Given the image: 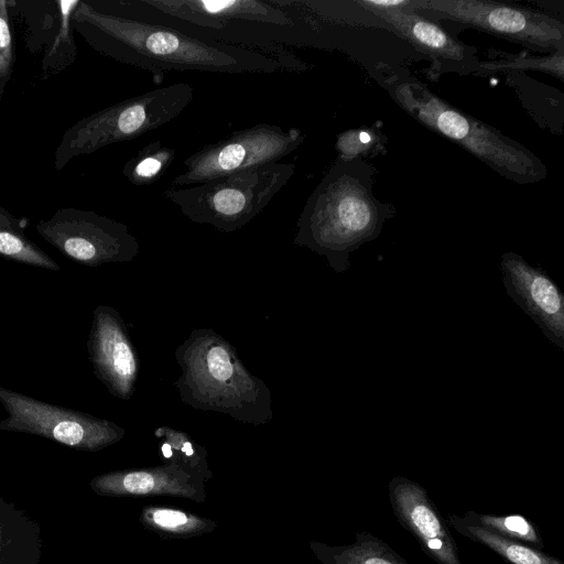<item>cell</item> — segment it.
Returning <instances> with one entry per match:
<instances>
[{
	"label": "cell",
	"mask_w": 564,
	"mask_h": 564,
	"mask_svg": "<svg viewBox=\"0 0 564 564\" xmlns=\"http://www.w3.org/2000/svg\"><path fill=\"white\" fill-rule=\"evenodd\" d=\"M72 23L100 54L153 73L268 74L306 68L291 54L202 40L171 26L105 13L84 1Z\"/></svg>",
	"instance_id": "cell-1"
},
{
	"label": "cell",
	"mask_w": 564,
	"mask_h": 564,
	"mask_svg": "<svg viewBox=\"0 0 564 564\" xmlns=\"http://www.w3.org/2000/svg\"><path fill=\"white\" fill-rule=\"evenodd\" d=\"M368 167L357 158H338L299 218L295 242L325 254L337 272L349 268V253L377 238L389 217L371 193Z\"/></svg>",
	"instance_id": "cell-2"
},
{
	"label": "cell",
	"mask_w": 564,
	"mask_h": 564,
	"mask_svg": "<svg viewBox=\"0 0 564 564\" xmlns=\"http://www.w3.org/2000/svg\"><path fill=\"white\" fill-rule=\"evenodd\" d=\"M386 83L390 96L411 117L459 144L501 176L519 184L546 177L545 165L529 149L446 102L416 78L395 72Z\"/></svg>",
	"instance_id": "cell-3"
},
{
	"label": "cell",
	"mask_w": 564,
	"mask_h": 564,
	"mask_svg": "<svg viewBox=\"0 0 564 564\" xmlns=\"http://www.w3.org/2000/svg\"><path fill=\"white\" fill-rule=\"evenodd\" d=\"M193 97L192 85L175 83L83 118L63 134L54 153L55 170H62L76 156L132 140L169 123L189 106Z\"/></svg>",
	"instance_id": "cell-4"
},
{
	"label": "cell",
	"mask_w": 564,
	"mask_h": 564,
	"mask_svg": "<svg viewBox=\"0 0 564 564\" xmlns=\"http://www.w3.org/2000/svg\"><path fill=\"white\" fill-rule=\"evenodd\" d=\"M295 170L293 163L275 162L196 185L170 187L163 196L189 220L232 231L260 214Z\"/></svg>",
	"instance_id": "cell-5"
},
{
	"label": "cell",
	"mask_w": 564,
	"mask_h": 564,
	"mask_svg": "<svg viewBox=\"0 0 564 564\" xmlns=\"http://www.w3.org/2000/svg\"><path fill=\"white\" fill-rule=\"evenodd\" d=\"M304 141L297 128L258 123L209 143L184 160L185 170L171 182L186 187L279 162Z\"/></svg>",
	"instance_id": "cell-6"
},
{
	"label": "cell",
	"mask_w": 564,
	"mask_h": 564,
	"mask_svg": "<svg viewBox=\"0 0 564 564\" xmlns=\"http://www.w3.org/2000/svg\"><path fill=\"white\" fill-rule=\"evenodd\" d=\"M408 7L451 20L532 50L563 53L564 25L547 14L511 4L481 0H417Z\"/></svg>",
	"instance_id": "cell-7"
},
{
	"label": "cell",
	"mask_w": 564,
	"mask_h": 564,
	"mask_svg": "<svg viewBox=\"0 0 564 564\" xmlns=\"http://www.w3.org/2000/svg\"><path fill=\"white\" fill-rule=\"evenodd\" d=\"M8 417L0 431L42 436L78 451L94 452L116 442L121 430L89 414L51 404L0 386Z\"/></svg>",
	"instance_id": "cell-8"
},
{
	"label": "cell",
	"mask_w": 564,
	"mask_h": 564,
	"mask_svg": "<svg viewBox=\"0 0 564 564\" xmlns=\"http://www.w3.org/2000/svg\"><path fill=\"white\" fill-rule=\"evenodd\" d=\"M35 229L62 254L84 265L127 260L138 250L124 224L91 210L59 208Z\"/></svg>",
	"instance_id": "cell-9"
},
{
	"label": "cell",
	"mask_w": 564,
	"mask_h": 564,
	"mask_svg": "<svg viewBox=\"0 0 564 564\" xmlns=\"http://www.w3.org/2000/svg\"><path fill=\"white\" fill-rule=\"evenodd\" d=\"M500 271L508 295L551 343L564 350V294L558 285L514 252L501 256Z\"/></svg>",
	"instance_id": "cell-10"
},
{
	"label": "cell",
	"mask_w": 564,
	"mask_h": 564,
	"mask_svg": "<svg viewBox=\"0 0 564 564\" xmlns=\"http://www.w3.org/2000/svg\"><path fill=\"white\" fill-rule=\"evenodd\" d=\"M388 492L397 521L414 536L427 557L437 564H462L449 528L423 486L394 476Z\"/></svg>",
	"instance_id": "cell-11"
},
{
	"label": "cell",
	"mask_w": 564,
	"mask_h": 564,
	"mask_svg": "<svg viewBox=\"0 0 564 564\" xmlns=\"http://www.w3.org/2000/svg\"><path fill=\"white\" fill-rule=\"evenodd\" d=\"M141 4L169 18L221 30L235 20L294 26L292 14L271 0H141Z\"/></svg>",
	"instance_id": "cell-12"
},
{
	"label": "cell",
	"mask_w": 564,
	"mask_h": 564,
	"mask_svg": "<svg viewBox=\"0 0 564 564\" xmlns=\"http://www.w3.org/2000/svg\"><path fill=\"white\" fill-rule=\"evenodd\" d=\"M372 13L388 22L417 50L429 55L441 69L469 73L477 70L476 50L449 35L433 21L414 12L406 4L381 8L360 2Z\"/></svg>",
	"instance_id": "cell-13"
},
{
	"label": "cell",
	"mask_w": 564,
	"mask_h": 564,
	"mask_svg": "<svg viewBox=\"0 0 564 564\" xmlns=\"http://www.w3.org/2000/svg\"><path fill=\"white\" fill-rule=\"evenodd\" d=\"M96 376L117 394L124 397L134 379L137 364L131 346L115 312L98 306L87 341Z\"/></svg>",
	"instance_id": "cell-14"
},
{
	"label": "cell",
	"mask_w": 564,
	"mask_h": 564,
	"mask_svg": "<svg viewBox=\"0 0 564 564\" xmlns=\"http://www.w3.org/2000/svg\"><path fill=\"white\" fill-rule=\"evenodd\" d=\"M90 488L97 495L111 497L169 495L205 499L203 482L181 467L108 473L95 477Z\"/></svg>",
	"instance_id": "cell-15"
},
{
	"label": "cell",
	"mask_w": 564,
	"mask_h": 564,
	"mask_svg": "<svg viewBox=\"0 0 564 564\" xmlns=\"http://www.w3.org/2000/svg\"><path fill=\"white\" fill-rule=\"evenodd\" d=\"M42 555L37 522L0 495V564H40Z\"/></svg>",
	"instance_id": "cell-16"
},
{
	"label": "cell",
	"mask_w": 564,
	"mask_h": 564,
	"mask_svg": "<svg viewBox=\"0 0 564 564\" xmlns=\"http://www.w3.org/2000/svg\"><path fill=\"white\" fill-rule=\"evenodd\" d=\"M311 547L323 564H410L380 538L361 531L345 545L312 542Z\"/></svg>",
	"instance_id": "cell-17"
},
{
	"label": "cell",
	"mask_w": 564,
	"mask_h": 564,
	"mask_svg": "<svg viewBox=\"0 0 564 564\" xmlns=\"http://www.w3.org/2000/svg\"><path fill=\"white\" fill-rule=\"evenodd\" d=\"M446 523L464 538L499 554L511 564H564L560 558L518 541L500 536L458 514H448Z\"/></svg>",
	"instance_id": "cell-18"
},
{
	"label": "cell",
	"mask_w": 564,
	"mask_h": 564,
	"mask_svg": "<svg viewBox=\"0 0 564 564\" xmlns=\"http://www.w3.org/2000/svg\"><path fill=\"white\" fill-rule=\"evenodd\" d=\"M28 219L0 207V256L23 264L58 271L61 267L25 235Z\"/></svg>",
	"instance_id": "cell-19"
},
{
	"label": "cell",
	"mask_w": 564,
	"mask_h": 564,
	"mask_svg": "<svg viewBox=\"0 0 564 564\" xmlns=\"http://www.w3.org/2000/svg\"><path fill=\"white\" fill-rule=\"evenodd\" d=\"M144 527L167 536L189 538L212 531L216 523L182 510L147 507L141 513Z\"/></svg>",
	"instance_id": "cell-20"
},
{
	"label": "cell",
	"mask_w": 564,
	"mask_h": 564,
	"mask_svg": "<svg viewBox=\"0 0 564 564\" xmlns=\"http://www.w3.org/2000/svg\"><path fill=\"white\" fill-rule=\"evenodd\" d=\"M175 156V149L154 141L143 147L124 164L122 174L135 186H149L163 176Z\"/></svg>",
	"instance_id": "cell-21"
},
{
	"label": "cell",
	"mask_w": 564,
	"mask_h": 564,
	"mask_svg": "<svg viewBox=\"0 0 564 564\" xmlns=\"http://www.w3.org/2000/svg\"><path fill=\"white\" fill-rule=\"evenodd\" d=\"M462 518L506 539L521 542L538 550L544 546L536 527L523 516H495L470 510L466 511Z\"/></svg>",
	"instance_id": "cell-22"
},
{
	"label": "cell",
	"mask_w": 564,
	"mask_h": 564,
	"mask_svg": "<svg viewBox=\"0 0 564 564\" xmlns=\"http://www.w3.org/2000/svg\"><path fill=\"white\" fill-rule=\"evenodd\" d=\"M535 68L549 72L563 79V53H553L547 57H528L508 56L507 59L479 62L477 70L488 72H502L510 69Z\"/></svg>",
	"instance_id": "cell-23"
},
{
	"label": "cell",
	"mask_w": 564,
	"mask_h": 564,
	"mask_svg": "<svg viewBox=\"0 0 564 564\" xmlns=\"http://www.w3.org/2000/svg\"><path fill=\"white\" fill-rule=\"evenodd\" d=\"M8 6V1L0 0V83L9 77L13 64V45Z\"/></svg>",
	"instance_id": "cell-24"
},
{
	"label": "cell",
	"mask_w": 564,
	"mask_h": 564,
	"mask_svg": "<svg viewBox=\"0 0 564 564\" xmlns=\"http://www.w3.org/2000/svg\"><path fill=\"white\" fill-rule=\"evenodd\" d=\"M206 362L209 375L216 380L226 381L234 376L230 356L221 346H214L207 351Z\"/></svg>",
	"instance_id": "cell-25"
}]
</instances>
